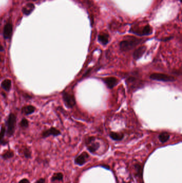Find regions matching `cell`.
I'll return each mask as SVG.
<instances>
[{
  "label": "cell",
  "mask_w": 182,
  "mask_h": 183,
  "mask_svg": "<svg viewBox=\"0 0 182 183\" xmlns=\"http://www.w3.org/2000/svg\"><path fill=\"white\" fill-rule=\"evenodd\" d=\"M142 40L136 38L124 40L120 43V49L122 51H127L134 49L141 43Z\"/></svg>",
  "instance_id": "1"
},
{
  "label": "cell",
  "mask_w": 182,
  "mask_h": 183,
  "mask_svg": "<svg viewBox=\"0 0 182 183\" xmlns=\"http://www.w3.org/2000/svg\"><path fill=\"white\" fill-rule=\"evenodd\" d=\"M150 78L152 80L160 81L164 82H173L176 81V79L173 76L168 75L166 74L154 73L151 74Z\"/></svg>",
  "instance_id": "2"
},
{
  "label": "cell",
  "mask_w": 182,
  "mask_h": 183,
  "mask_svg": "<svg viewBox=\"0 0 182 183\" xmlns=\"http://www.w3.org/2000/svg\"><path fill=\"white\" fill-rule=\"evenodd\" d=\"M16 116L13 114H11L9 115V117L7 120V134L8 136L10 137L14 134L16 126Z\"/></svg>",
  "instance_id": "3"
},
{
  "label": "cell",
  "mask_w": 182,
  "mask_h": 183,
  "mask_svg": "<svg viewBox=\"0 0 182 183\" xmlns=\"http://www.w3.org/2000/svg\"><path fill=\"white\" fill-rule=\"evenodd\" d=\"M95 139H96L94 136L89 137L86 143L87 149L91 153H94L101 146L99 143L95 141Z\"/></svg>",
  "instance_id": "4"
},
{
  "label": "cell",
  "mask_w": 182,
  "mask_h": 183,
  "mask_svg": "<svg viewBox=\"0 0 182 183\" xmlns=\"http://www.w3.org/2000/svg\"><path fill=\"white\" fill-rule=\"evenodd\" d=\"M63 98L65 105L67 107L72 108L76 105L75 98L72 94L64 92L63 94Z\"/></svg>",
  "instance_id": "5"
},
{
  "label": "cell",
  "mask_w": 182,
  "mask_h": 183,
  "mask_svg": "<svg viewBox=\"0 0 182 183\" xmlns=\"http://www.w3.org/2000/svg\"><path fill=\"white\" fill-rule=\"evenodd\" d=\"M89 157V155L87 152H83L75 158L74 162L77 165L82 166L86 163Z\"/></svg>",
  "instance_id": "6"
},
{
  "label": "cell",
  "mask_w": 182,
  "mask_h": 183,
  "mask_svg": "<svg viewBox=\"0 0 182 183\" xmlns=\"http://www.w3.org/2000/svg\"><path fill=\"white\" fill-rule=\"evenodd\" d=\"M101 80L103 81L104 84L106 85V86L110 89L113 88L118 83V80L117 79V78L113 77L101 78Z\"/></svg>",
  "instance_id": "7"
},
{
  "label": "cell",
  "mask_w": 182,
  "mask_h": 183,
  "mask_svg": "<svg viewBox=\"0 0 182 183\" xmlns=\"http://www.w3.org/2000/svg\"><path fill=\"white\" fill-rule=\"evenodd\" d=\"M61 133L58 129H57L54 127H51L49 129L46 130L45 131L42 133V137L45 138L47 137L50 136H58L61 135Z\"/></svg>",
  "instance_id": "8"
},
{
  "label": "cell",
  "mask_w": 182,
  "mask_h": 183,
  "mask_svg": "<svg viewBox=\"0 0 182 183\" xmlns=\"http://www.w3.org/2000/svg\"><path fill=\"white\" fill-rule=\"evenodd\" d=\"M146 50V47L145 46H141L139 48H138L134 52L133 57L136 60L140 59V58L142 57L144 53H145Z\"/></svg>",
  "instance_id": "9"
},
{
  "label": "cell",
  "mask_w": 182,
  "mask_h": 183,
  "mask_svg": "<svg viewBox=\"0 0 182 183\" xmlns=\"http://www.w3.org/2000/svg\"><path fill=\"white\" fill-rule=\"evenodd\" d=\"M12 33V23L8 22L7 23L4 27L3 36L5 39H10Z\"/></svg>",
  "instance_id": "10"
},
{
  "label": "cell",
  "mask_w": 182,
  "mask_h": 183,
  "mask_svg": "<svg viewBox=\"0 0 182 183\" xmlns=\"http://www.w3.org/2000/svg\"><path fill=\"white\" fill-rule=\"evenodd\" d=\"M152 33V29L148 25H146L141 31L138 32L136 34L138 36H149Z\"/></svg>",
  "instance_id": "11"
},
{
  "label": "cell",
  "mask_w": 182,
  "mask_h": 183,
  "mask_svg": "<svg viewBox=\"0 0 182 183\" xmlns=\"http://www.w3.org/2000/svg\"><path fill=\"white\" fill-rule=\"evenodd\" d=\"M98 40L101 45H106L109 42V36L106 33L101 34L98 36Z\"/></svg>",
  "instance_id": "12"
},
{
  "label": "cell",
  "mask_w": 182,
  "mask_h": 183,
  "mask_svg": "<svg viewBox=\"0 0 182 183\" xmlns=\"http://www.w3.org/2000/svg\"><path fill=\"white\" fill-rule=\"evenodd\" d=\"M35 8V6L32 3H28L27 5H26L25 7L23 8L22 11L23 14H25V15H29L31 14V12L33 11Z\"/></svg>",
  "instance_id": "13"
},
{
  "label": "cell",
  "mask_w": 182,
  "mask_h": 183,
  "mask_svg": "<svg viewBox=\"0 0 182 183\" xmlns=\"http://www.w3.org/2000/svg\"><path fill=\"white\" fill-rule=\"evenodd\" d=\"M14 155H15L14 152L12 150H5L1 156L4 160H8L9 159H12L14 157Z\"/></svg>",
  "instance_id": "14"
},
{
  "label": "cell",
  "mask_w": 182,
  "mask_h": 183,
  "mask_svg": "<svg viewBox=\"0 0 182 183\" xmlns=\"http://www.w3.org/2000/svg\"><path fill=\"white\" fill-rule=\"evenodd\" d=\"M110 136L112 140L115 141H121L124 139V134L117 132H111L110 133Z\"/></svg>",
  "instance_id": "15"
},
{
  "label": "cell",
  "mask_w": 182,
  "mask_h": 183,
  "mask_svg": "<svg viewBox=\"0 0 182 183\" xmlns=\"http://www.w3.org/2000/svg\"><path fill=\"white\" fill-rule=\"evenodd\" d=\"M158 138L161 143H166L168 141L169 139L170 138V134H169L168 132H161L159 135Z\"/></svg>",
  "instance_id": "16"
},
{
  "label": "cell",
  "mask_w": 182,
  "mask_h": 183,
  "mask_svg": "<svg viewBox=\"0 0 182 183\" xmlns=\"http://www.w3.org/2000/svg\"><path fill=\"white\" fill-rule=\"evenodd\" d=\"M63 178H64V175L61 172H56L54 173L51 178V182H55L56 181H63Z\"/></svg>",
  "instance_id": "17"
},
{
  "label": "cell",
  "mask_w": 182,
  "mask_h": 183,
  "mask_svg": "<svg viewBox=\"0 0 182 183\" xmlns=\"http://www.w3.org/2000/svg\"><path fill=\"white\" fill-rule=\"evenodd\" d=\"M35 108L32 105H27L25 106L22 108V113L26 114V115H29V114L33 113L35 111Z\"/></svg>",
  "instance_id": "18"
},
{
  "label": "cell",
  "mask_w": 182,
  "mask_h": 183,
  "mask_svg": "<svg viewBox=\"0 0 182 183\" xmlns=\"http://www.w3.org/2000/svg\"><path fill=\"white\" fill-rule=\"evenodd\" d=\"M5 133V128L4 126H2L1 131H0V145L5 146L7 145L8 142L7 141L4 140Z\"/></svg>",
  "instance_id": "19"
},
{
  "label": "cell",
  "mask_w": 182,
  "mask_h": 183,
  "mask_svg": "<svg viewBox=\"0 0 182 183\" xmlns=\"http://www.w3.org/2000/svg\"><path fill=\"white\" fill-rule=\"evenodd\" d=\"M1 86L6 91H9L11 89V87H12V81L9 79H6V80L3 81L2 83Z\"/></svg>",
  "instance_id": "20"
},
{
  "label": "cell",
  "mask_w": 182,
  "mask_h": 183,
  "mask_svg": "<svg viewBox=\"0 0 182 183\" xmlns=\"http://www.w3.org/2000/svg\"><path fill=\"white\" fill-rule=\"evenodd\" d=\"M135 170L136 171V174L137 176L142 178V174H143V169L142 167L140 164H137L135 165Z\"/></svg>",
  "instance_id": "21"
},
{
  "label": "cell",
  "mask_w": 182,
  "mask_h": 183,
  "mask_svg": "<svg viewBox=\"0 0 182 183\" xmlns=\"http://www.w3.org/2000/svg\"><path fill=\"white\" fill-rule=\"evenodd\" d=\"M23 155L26 159H29L31 158V152L28 148H25L23 150Z\"/></svg>",
  "instance_id": "22"
},
{
  "label": "cell",
  "mask_w": 182,
  "mask_h": 183,
  "mask_svg": "<svg viewBox=\"0 0 182 183\" xmlns=\"http://www.w3.org/2000/svg\"><path fill=\"white\" fill-rule=\"evenodd\" d=\"M20 126L23 127H27L28 126V121L26 119H23L20 122Z\"/></svg>",
  "instance_id": "23"
},
{
  "label": "cell",
  "mask_w": 182,
  "mask_h": 183,
  "mask_svg": "<svg viewBox=\"0 0 182 183\" xmlns=\"http://www.w3.org/2000/svg\"><path fill=\"white\" fill-rule=\"evenodd\" d=\"M18 183H31V181H29L28 179L24 178H23L22 179H21L20 181H19Z\"/></svg>",
  "instance_id": "24"
},
{
  "label": "cell",
  "mask_w": 182,
  "mask_h": 183,
  "mask_svg": "<svg viewBox=\"0 0 182 183\" xmlns=\"http://www.w3.org/2000/svg\"><path fill=\"white\" fill-rule=\"evenodd\" d=\"M34 183H45V179L41 178L38 179Z\"/></svg>",
  "instance_id": "25"
},
{
  "label": "cell",
  "mask_w": 182,
  "mask_h": 183,
  "mask_svg": "<svg viewBox=\"0 0 182 183\" xmlns=\"http://www.w3.org/2000/svg\"><path fill=\"white\" fill-rule=\"evenodd\" d=\"M172 38H173V37H168V38H165V39H164L162 40L164 41H166L170 40Z\"/></svg>",
  "instance_id": "26"
},
{
  "label": "cell",
  "mask_w": 182,
  "mask_h": 183,
  "mask_svg": "<svg viewBox=\"0 0 182 183\" xmlns=\"http://www.w3.org/2000/svg\"><path fill=\"white\" fill-rule=\"evenodd\" d=\"M4 51V48L2 45L0 44V51Z\"/></svg>",
  "instance_id": "27"
},
{
  "label": "cell",
  "mask_w": 182,
  "mask_h": 183,
  "mask_svg": "<svg viewBox=\"0 0 182 183\" xmlns=\"http://www.w3.org/2000/svg\"><path fill=\"white\" fill-rule=\"evenodd\" d=\"M2 61V59H1V56H0V62H1Z\"/></svg>",
  "instance_id": "28"
},
{
  "label": "cell",
  "mask_w": 182,
  "mask_h": 183,
  "mask_svg": "<svg viewBox=\"0 0 182 183\" xmlns=\"http://www.w3.org/2000/svg\"><path fill=\"white\" fill-rule=\"evenodd\" d=\"M180 2H181V1H182V0H180Z\"/></svg>",
  "instance_id": "29"
},
{
  "label": "cell",
  "mask_w": 182,
  "mask_h": 183,
  "mask_svg": "<svg viewBox=\"0 0 182 183\" xmlns=\"http://www.w3.org/2000/svg\"><path fill=\"white\" fill-rule=\"evenodd\" d=\"M33 1H37V0H33Z\"/></svg>",
  "instance_id": "30"
}]
</instances>
